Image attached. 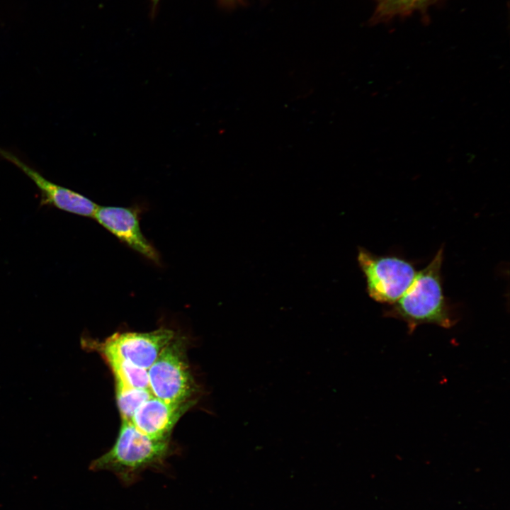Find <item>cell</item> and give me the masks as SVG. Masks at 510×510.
Masks as SVG:
<instances>
[{
  "mask_svg": "<svg viewBox=\"0 0 510 510\" xmlns=\"http://www.w3.org/2000/svg\"><path fill=\"white\" fill-rule=\"evenodd\" d=\"M151 1L152 3V7H153V10H154L160 0H151Z\"/></svg>",
  "mask_w": 510,
  "mask_h": 510,
  "instance_id": "obj_12",
  "label": "cell"
},
{
  "mask_svg": "<svg viewBox=\"0 0 510 510\" xmlns=\"http://www.w3.org/2000/svg\"><path fill=\"white\" fill-rule=\"evenodd\" d=\"M169 440L157 441L140 431L129 420L122 419L118 436L112 448L94 460L91 471L113 472L125 486L137 482L147 469L159 470L171 455Z\"/></svg>",
  "mask_w": 510,
  "mask_h": 510,
  "instance_id": "obj_2",
  "label": "cell"
},
{
  "mask_svg": "<svg viewBox=\"0 0 510 510\" xmlns=\"http://www.w3.org/2000/svg\"><path fill=\"white\" fill-rule=\"evenodd\" d=\"M186 342L184 336L176 334L147 370L153 396L174 403L193 400L198 389L188 362Z\"/></svg>",
  "mask_w": 510,
  "mask_h": 510,
  "instance_id": "obj_3",
  "label": "cell"
},
{
  "mask_svg": "<svg viewBox=\"0 0 510 510\" xmlns=\"http://www.w3.org/2000/svg\"><path fill=\"white\" fill-rule=\"evenodd\" d=\"M176 332L162 327L149 332H118L104 341L84 337L81 344L86 350L110 351L135 366L148 370Z\"/></svg>",
  "mask_w": 510,
  "mask_h": 510,
  "instance_id": "obj_5",
  "label": "cell"
},
{
  "mask_svg": "<svg viewBox=\"0 0 510 510\" xmlns=\"http://www.w3.org/2000/svg\"><path fill=\"white\" fill-rule=\"evenodd\" d=\"M0 157L18 167L33 181L40 190L45 204L75 215L94 217L98 205L88 198L47 180L18 157L1 147Z\"/></svg>",
  "mask_w": 510,
  "mask_h": 510,
  "instance_id": "obj_7",
  "label": "cell"
},
{
  "mask_svg": "<svg viewBox=\"0 0 510 510\" xmlns=\"http://www.w3.org/2000/svg\"><path fill=\"white\" fill-rule=\"evenodd\" d=\"M378 11L383 14H395L412 11L429 0H376Z\"/></svg>",
  "mask_w": 510,
  "mask_h": 510,
  "instance_id": "obj_11",
  "label": "cell"
},
{
  "mask_svg": "<svg viewBox=\"0 0 510 510\" xmlns=\"http://www.w3.org/2000/svg\"><path fill=\"white\" fill-rule=\"evenodd\" d=\"M196 402H168L152 396L135 412L130 421L142 434L157 441L169 440L170 434L180 418Z\"/></svg>",
  "mask_w": 510,
  "mask_h": 510,
  "instance_id": "obj_8",
  "label": "cell"
},
{
  "mask_svg": "<svg viewBox=\"0 0 510 510\" xmlns=\"http://www.w3.org/2000/svg\"><path fill=\"white\" fill-rule=\"evenodd\" d=\"M94 351L108 363L115 380L131 387L149 389L147 370L135 366L110 351L103 348Z\"/></svg>",
  "mask_w": 510,
  "mask_h": 510,
  "instance_id": "obj_9",
  "label": "cell"
},
{
  "mask_svg": "<svg viewBox=\"0 0 510 510\" xmlns=\"http://www.w3.org/2000/svg\"><path fill=\"white\" fill-rule=\"evenodd\" d=\"M443 258L442 247L431 262L416 273L404 295L385 312L387 317L404 322L409 334L424 324L450 328L455 323L443 292L441 274Z\"/></svg>",
  "mask_w": 510,
  "mask_h": 510,
  "instance_id": "obj_1",
  "label": "cell"
},
{
  "mask_svg": "<svg viewBox=\"0 0 510 510\" xmlns=\"http://www.w3.org/2000/svg\"><path fill=\"white\" fill-rule=\"evenodd\" d=\"M93 217L130 248L154 263L159 264V253L141 231L138 209L98 206Z\"/></svg>",
  "mask_w": 510,
  "mask_h": 510,
  "instance_id": "obj_6",
  "label": "cell"
},
{
  "mask_svg": "<svg viewBox=\"0 0 510 510\" xmlns=\"http://www.w3.org/2000/svg\"><path fill=\"white\" fill-rule=\"evenodd\" d=\"M222 1H226V2H227V1H234V0H222Z\"/></svg>",
  "mask_w": 510,
  "mask_h": 510,
  "instance_id": "obj_13",
  "label": "cell"
},
{
  "mask_svg": "<svg viewBox=\"0 0 510 510\" xmlns=\"http://www.w3.org/2000/svg\"><path fill=\"white\" fill-rule=\"evenodd\" d=\"M357 259L366 278L368 295L381 303L397 302L417 273L412 264L402 258L378 256L364 248H359Z\"/></svg>",
  "mask_w": 510,
  "mask_h": 510,
  "instance_id": "obj_4",
  "label": "cell"
},
{
  "mask_svg": "<svg viewBox=\"0 0 510 510\" xmlns=\"http://www.w3.org/2000/svg\"><path fill=\"white\" fill-rule=\"evenodd\" d=\"M117 404L122 419L130 421L137 409L152 395L149 389L129 386L115 380Z\"/></svg>",
  "mask_w": 510,
  "mask_h": 510,
  "instance_id": "obj_10",
  "label": "cell"
}]
</instances>
